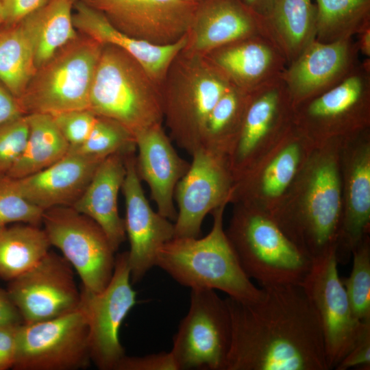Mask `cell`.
I'll return each mask as SVG.
<instances>
[{
    "mask_svg": "<svg viewBox=\"0 0 370 370\" xmlns=\"http://www.w3.org/2000/svg\"><path fill=\"white\" fill-rule=\"evenodd\" d=\"M261 287L254 301L225 299L232 330L225 370H328L319 321L301 286Z\"/></svg>",
    "mask_w": 370,
    "mask_h": 370,
    "instance_id": "1",
    "label": "cell"
},
{
    "mask_svg": "<svg viewBox=\"0 0 370 370\" xmlns=\"http://www.w3.org/2000/svg\"><path fill=\"white\" fill-rule=\"evenodd\" d=\"M342 140L334 138L313 147L290 189L269 214L312 260L338 246L343 212Z\"/></svg>",
    "mask_w": 370,
    "mask_h": 370,
    "instance_id": "2",
    "label": "cell"
},
{
    "mask_svg": "<svg viewBox=\"0 0 370 370\" xmlns=\"http://www.w3.org/2000/svg\"><path fill=\"white\" fill-rule=\"evenodd\" d=\"M224 204L214 209L209 233L199 238H173L158 250L156 264L181 285L225 293L241 301L262 295L243 269L223 227Z\"/></svg>",
    "mask_w": 370,
    "mask_h": 370,
    "instance_id": "3",
    "label": "cell"
},
{
    "mask_svg": "<svg viewBox=\"0 0 370 370\" xmlns=\"http://www.w3.org/2000/svg\"><path fill=\"white\" fill-rule=\"evenodd\" d=\"M225 233L243 269L261 286L301 285L310 269L312 260L253 206L234 204Z\"/></svg>",
    "mask_w": 370,
    "mask_h": 370,
    "instance_id": "4",
    "label": "cell"
},
{
    "mask_svg": "<svg viewBox=\"0 0 370 370\" xmlns=\"http://www.w3.org/2000/svg\"><path fill=\"white\" fill-rule=\"evenodd\" d=\"M123 49L103 45L89 95L88 110L116 121L134 136L162 123L160 90Z\"/></svg>",
    "mask_w": 370,
    "mask_h": 370,
    "instance_id": "5",
    "label": "cell"
},
{
    "mask_svg": "<svg viewBox=\"0 0 370 370\" xmlns=\"http://www.w3.org/2000/svg\"><path fill=\"white\" fill-rule=\"evenodd\" d=\"M181 53L167 72V86L160 90L162 106L171 139L191 155L201 146L209 113L233 84L206 56Z\"/></svg>",
    "mask_w": 370,
    "mask_h": 370,
    "instance_id": "6",
    "label": "cell"
},
{
    "mask_svg": "<svg viewBox=\"0 0 370 370\" xmlns=\"http://www.w3.org/2000/svg\"><path fill=\"white\" fill-rule=\"evenodd\" d=\"M103 45L78 36L38 69L18 99L25 114L88 109L89 95Z\"/></svg>",
    "mask_w": 370,
    "mask_h": 370,
    "instance_id": "7",
    "label": "cell"
},
{
    "mask_svg": "<svg viewBox=\"0 0 370 370\" xmlns=\"http://www.w3.org/2000/svg\"><path fill=\"white\" fill-rule=\"evenodd\" d=\"M294 126L314 145L370 128V58L345 79L294 108Z\"/></svg>",
    "mask_w": 370,
    "mask_h": 370,
    "instance_id": "8",
    "label": "cell"
},
{
    "mask_svg": "<svg viewBox=\"0 0 370 370\" xmlns=\"http://www.w3.org/2000/svg\"><path fill=\"white\" fill-rule=\"evenodd\" d=\"M91 360L85 313L78 308L60 317L16 326L12 368L17 370H73Z\"/></svg>",
    "mask_w": 370,
    "mask_h": 370,
    "instance_id": "9",
    "label": "cell"
},
{
    "mask_svg": "<svg viewBox=\"0 0 370 370\" xmlns=\"http://www.w3.org/2000/svg\"><path fill=\"white\" fill-rule=\"evenodd\" d=\"M231 331L225 299L213 289H191L188 311L171 350L178 370H225Z\"/></svg>",
    "mask_w": 370,
    "mask_h": 370,
    "instance_id": "10",
    "label": "cell"
},
{
    "mask_svg": "<svg viewBox=\"0 0 370 370\" xmlns=\"http://www.w3.org/2000/svg\"><path fill=\"white\" fill-rule=\"evenodd\" d=\"M42 224L51 245L77 272L82 288L101 291L112 276L116 251L99 225L71 206L45 210Z\"/></svg>",
    "mask_w": 370,
    "mask_h": 370,
    "instance_id": "11",
    "label": "cell"
},
{
    "mask_svg": "<svg viewBox=\"0 0 370 370\" xmlns=\"http://www.w3.org/2000/svg\"><path fill=\"white\" fill-rule=\"evenodd\" d=\"M337 247L312 259L301 286L317 315L328 369L357 343L365 324L354 316L338 271Z\"/></svg>",
    "mask_w": 370,
    "mask_h": 370,
    "instance_id": "12",
    "label": "cell"
},
{
    "mask_svg": "<svg viewBox=\"0 0 370 370\" xmlns=\"http://www.w3.org/2000/svg\"><path fill=\"white\" fill-rule=\"evenodd\" d=\"M81 306L89 332L91 360L101 370H116L125 354L120 342L122 322L136 303L132 288L127 251L115 258L112 276L100 292L82 288Z\"/></svg>",
    "mask_w": 370,
    "mask_h": 370,
    "instance_id": "13",
    "label": "cell"
},
{
    "mask_svg": "<svg viewBox=\"0 0 370 370\" xmlns=\"http://www.w3.org/2000/svg\"><path fill=\"white\" fill-rule=\"evenodd\" d=\"M293 115L282 77L249 93L238 134L227 157L234 182L289 130Z\"/></svg>",
    "mask_w": 370,
    "mask_h": 370,
    "instance_id": "14",
    "label": "cell"
},
{
    "mask_svg": "<svg viewBox=\"0 0 370 370\" xmlns=\"http://www.w3.org/2000/svg\"><path fill=\"white\" fill-rule=\"evenodd\" d=\"M190 156L189 168L175 189L174 238L199 237L206 216L230 203L234 184L227 157L203 147Z\"/></svg>",
    "mask_w": 370,
    "mask_h": 370,
    "instance_id": "15",
    "label": "cell"
},
{
    "mask_svg": "<svg viewBox=\"0 0 370 370\" xmlns=\"http://www.w3.org/2000/svg\"><path fill=\"white\" fill-rule=\"evenodd\" d=\"M314 145L294 125L234 184L230 203L270 214L282 201Z\"/></svg>",
    "mask_w": 370,
    "mask_h": 370,
    "instance_id": "16",
    "label": "cell"
},
{
    "mask_svg": "<svg viewBox=\"0 0 370 370\" xmlns=\"http://www.w3.org/2000/svg\"><path fill=\"white\" fill-rule=\"evenodd\" d=\"M7 292L26 323L65 314L78 308L82 300L71 264L50 251L33 268L10 280Z\"/></svg>",
    "mask_w": 370,
    "mask_h": 370,
    "instance_id": "17",
    "label": "cell"
},
{
    "mask_svg": "<svg viewBox=\"0 0 370 370\" xmlns=\"http://www.w3.org/2000/svg\"><path fill=\"white\" fill-rule=\"evenodd\" d=\"M118 29L148 42L175 43L188 32L202 0H82Z\"/></svg>",
    "mask_w": 370,
    "mask_h": 370,
    "instance_id": "18",
    "label": "cell"
},
{
    "mask_svg": "<svg viewBox=\"0 0 370 370\" xmlns=\"http://www.w3.org/2000/svg\"><path fill=\"white\" fill-rule=\"evenodd\" d=\"M343 212L337 259L369 235L370 227V128L343 139L341 149Z\"/></svg>",
    "mask_w": 370,
    "mask_h": 370,
    "instance_id": "19",
    "label": "cell"
},
{
    "mask_svg": "<svg viewBox=\"0 0 370 370\" xmlns=\"http://www.w3.org/2000/svg\"><path fill=\"white\" fill-rule=\"evenodd\" d=\"M126 174L122 185L128 261L132 284L140 282L156 264L158 250L174 238V224L151 207L135 165L134 153L125 156Z\"/></svg>",
    "mask_w": 370,
    "mask_h": 370,
    "instance_id": "20",
    "label": "cell"
},
{
    "mask_svg": "<svg viewBox=\"0 0 370 370\" xmlns=\"http://www.w3.org/2000/svg\"><path fill=\"white\" fill-rule=\"evenodd\" d=\"M358 54L353 38L332 42L314 39L282 75L293 108L345 79L360 64Z\"/></svg>",
    "mask_w": 370,
    "mask_h": 370,
    "instance_id": "21",
    "label": "cell"
},
{
    "mask_svg": "<svg viewBox=\"0 0 370 370\" xmlns=\"http://www.w3.org/2000/svg\"><path fill=\"white\" fill-rule=\"evenodd\" d=\"M256 35L270 38L265 20L241 0H202L187 32L183 51L204 56L221 47Z\"/></svg>",
    "mask_w": 370,
    "mask_h": 370,
    "instance_id": "22",
    "label": "cell"
},
{
    "mask_svg": "<svg viewBox=\"0 0 370 370\" xmlns=\"http://www.w3.org/2000/svg\"><path fill=\"white\" fill-rule=\"evenodd\" d=\"M162 124L134 135L138 152L135 165L140 180L149 188L151 199L158 212L172 221L177 217L175 189L190 162L177 153Z\"/></svg>",
    "mask_w": 370,
    "mask_h": 370,
    "instance_id": "23",
    "label": "cell"
},
{
    "mask_svg": "<svg viewBox=\"0 0 370 370\" xmlns=\"http://www.w3.org/2000/svg\"><path fill=\"white\" fill-rule=\"evenodd\" d=\"M204 56L247 93L281 78L287 66L280 49L264 35L237 40Z\"/></svg>",
    "mask_w": 370,
    "mask_h": 370,
    "instance_id": "24",
    "label": "cell"
},
{
    "mask_svg": "<svg viewBox=\"0 0 370 370\" xmlns=\"http://www.w3.org/2000/svg\"><path fill=\"white\" fill-rule=\"evenodd\" d=\"M73 8V21L76 29L102 45H113L129 53L156 85L165 79L171 64L187 44L186 34L173 44L154 45L118 29L103 13L82 0L76 1Z\"/></svg>",
    "mask_w": 370,
    "mask_h": 370,
    "instance_id": "25",
    "label": "cell"
},
{
    "mask_svg": "<svg viewBox=\"0 0 370 370\" xmlns=\"http://www.w3.org/2000/svg\"><path fill=\"white\" fill-rule=\"evenodd\" d=\"M103 160L69 151L43 170L13 178L14 184L22 196L43 210L71 206L85 190Z\"/></svg>",
    "mask_w": 370,
    "mask_h": 370,
    "instance_id": "26",
    "label": "cell"
},
{
    "mask_svg": "<svg viewBox=\"0 0 370 370\" xmlns=\"http://www.w3.org/2000/svg\"><path fill=\"white\" fill-rule=\"evenodd\" d=\"M126 155L115 153L103 159L71 206L99 225L115 251L126 238L124 219L118 209V196L126 174Z\"/></svg>",
    "mask_w": 370,
    "mask_h": 370,
    "instance_id": "27",
    "label": "cell"
},
{
    "mask_svg": "<svg viewBox=\"0 0 370 370\" xmlns=\"http://www.w3.org/2000/svg\"><path fill=\"white\" fill-rule=\"evenodd\" d=\"M74 3L49 0L20 21L32 44L37 69L77 37L73 21Z\"/></svg>",
    "mask_w": 370,
    "mask_h": 370,
    "instance_id": "28",
    "label": "cell"
},
{
    "mask_svg": "<svg viewBox=\"0 0 370 370\" xmlns=\"http://www.w3.org/2000/svg\"><path fill=\"white\" fill-rule=\"evenodd\" d=\"M316 15L312 0H278L265 19L269 35L287 65L315 39Z\"/></svg>",
    "mask_w": 370,
    "mask_h": 370,
    "instance_id": "29",
    "label": "cell"
},
{
    "mask_svg": "<svg viewBox=\"0 0 370 370\" xmlns=\"http://www.w3.org/2000/svg\"><path fill=\"white\" fill-rule=\"evenodd\" d=\"M27 115L29 134L25 148L5 174L14 179L46 169L63 158L69 150V143L51 114L32 113Z\"/></svg>",
    "mask_w": 370,
    "mask_h": 370,
    "instance_id": "30",
    "label": "cell"
},
{
    "mask_svg": "<svg viewBox=\"0 0 370 370\" xmlns=\"http://www.w3.org/2000/svg\"><path fill=\"white\" fill-rule=\"evenodd\" d=\"M51 246L44 229L26 224L0 230V277L12 280L36 266Z\"/></svg>",
    "mask_w": 370,
    "mask_h": 370,
    "instance_id": "31",
    "label": "cell"
},
{
    "mask_svg": "<svg viewBox=\"0 0 370 370\" xmlns=\"http://www.w3.org/2000/svg\"><path fill=\"white\" fill-rule=\"evenodd\" d=\"M32 44L21 22L0 25V82L18 99L37 71Z\"/></svg>",
    "mask_w": 370,
    "mask_h": 370,
    "instance_id": "32",
    "label": "cell"
},
{
    "mask_svg": "<svg viewBox=\"0 0 370 370\" xmlns=\"http://www.w3.org/2000/svg\"><path fill=\"white\" fill-rule=\"evenodd\" d=\"M248 97L249 93L234 85L220 97L207 118L200 147L227 157L238 134Z\"/></svg>",
    "mask_w": 370,
    "mask_h": 370,
    "instance_id": "33",
    "label": "cell"
},
{
    "mask_svg": "<svg viewBox=\"0 0 370 370\" xmlns=\"http://www.w3.org/2000/svg\"><path fill=\"white\" fill-rule=\"evenodd\" d=\"M315 1V39L319 42L352 38L370 25V0Z\"/></svg>",
    "mask_w": 370,
    "mask_h": 370,
    "instance_id": "34",
    "label": "cell"
},
{
    "mask_svg": "<svg viewBox=\"0 0 370 370\" xmlns=\"http://www.w3.org/2000/svg\"><path fill=\"white\" fill-rule=\"evenodd\" d=\"M136 150L134 136L116 121L97 116L86 141L69 151L104 159L115 153L127 154Z\"/></svg>",
    "mask_w": 370,
    "mask_h": 370,
    "instance_id": "35",
    "label": "cell"
},
{
    "mask_svg": "<svg viewBox=\"0 0 370 370\" xmlns=\"http://www.w3.org/2000/svg\"><path fill=\"white\" fill-rule=\"evenodd\" d=\"M350 275L341 279L353 313L361 322L370 321V239L366 236L352 251Z\"/></svg>",
    "mask_w": 370,
    "mask_h": 370,
    "instance_id": "36",
    "label": "cell"
},
{
    "mask_svg": "<svg viewBox=\"0 0 370 370\" xmlns=\"http://www.w3.org/2000/svg\"><path fill=\"white\" fill-rule=\"evenodd\" d=\"M44 212L20 194L13 178L0 175V230L12 223L38 226L42 223Z\"/></svg>",
    "mask_w": 370,
    "mask_h": 370,
    "instance_id": "37",
    "label": "cell"
},
{
    "mask_svg": "<svg viewBox=\"0 0 370 370\" xmlns=\"http://www.w3.org/2000/svg\"><path fill=\"white\" fill-rule=\"evenodd\" d=\"M29 134L27 115L0 125V175L6 174L23 153Z\"/></svg>",
    "mask_w": 370,
    "mask_h": 370,
    "instance_id": "38",
    "label": "cell"
},
{
    "mask_svg": "<svg viewBox=\"0 0 370 370\" xmlns=\"http://www.w3.org/2000/svg\"><path fill=\"white\" fill-rule=\"evenodd\" d=\"M69 149L82 145L89 136L97 116L88 109L74 110L51 114Z\"/></svg>",
    "mask_w": 370,
    "mask_h": 370,
    "instance_id": "39",
    "label": "cell"
},
{
    "mask_svg": "<svg viewBox=\"0 0 370 370\" xmlns=\"http://www.w3.org/2000/svg\"><path fill=\"white\" fill-rule=\"evenodd\" d=\"M116 370H178L171 352H161L143 356H124Z\"/></svg>",
    "mask_w": 370,
    "mask_h": 370,
    "instance_id": "40",
    "label": "cell"
},
{
    "mask_svg": "<svg viewBox=\"0 0 370 370\" xmlns=\"http://www.w3.org/2000/svg\"><path fill=\"white\" fill-rule=\"evenodd\" d=\"M356 367L370 369V321L367 322L354 347L336 366V370H347Z\"/></svg>",
    "mask_w": 370,
    "mask_h": 370,
    "instance_id": "41",
    "label": "cell"
},
{
    "mask_svg": "<svg viewBox=\"0 0 370 370\" xmlns=\"http://www.w3.org/2000/svg\"><path fill=\"white\" fill-rule=\"evenodd\" d=\"M49 0H1L3 23L15 24L34 13Z\"/></svg>",
    "mask_w": 370,
    "mask_h": 370,
    "instance_id": "42",
    "label": "cell"
},
{
    "mask_svg": "<svg viewBox=\"0 0 370 370\" xmlns=\"http://www.w3.org/2000/svg\"><path fill=\"white\" fill-rule=\"evenodd\" d=\"M17 325L0 326V370L12 368Z\"/></svg>",
    "mask_w": 370,
    "mask_h": 370,
    "instance_id": "43",
    "label": "cell"
},
{
    "mask_svg": "<svg viewBox=\"0 0 370 370\" xmlns=\"http://www.w3.org/2000/svg\"><path fill=\"white\" fill-rule=\"evenodd\" d=\"M24 114L18 99L0 82V125Z\"/></svg>",
    "mask_w": 370,
    "mask_h": 370,
    "instance_id": "44",
    "label": "cell"
},
{
    "mask_svg": "<svg viewBox=\"0 0 370 370\" xmlns=\"http://www.w3.org/2000/svg\"><path fill=\"white\" fill-rule=\"evenodd\" d=\"M22 323L21 317L7 291L0 288V326L17 325Z\"/></svg>",
    "mask_w": 370,
    "mask_h": 370,
    "instance_id": "45",
    "label": "cell"
},
{
    "mask_svg": "<svg viewBox=\"0 0 370 370\" xmlns=\"http://www.w3.org/2000/svg\"><path fill=\"white\" fill-rule=\"evenodd\" d=\"M251 11L259 17L266 19L271 13L278 0H241Z\"/></svg>",
    "mask_w": 370,
    "mask_h": 370,
    "instance_id": "46",
    "label": "cell"
},
{
    "mask_svg": "<svg viewBox=\"0 0 370 370\" xmlns=\"http://www.w3.org/2000/svg\"><path fill=\"white\" fill-rule=\"evenodd\" d=\"M358 35V41H356L359 53L370 58V25L360 31Z\"/></svg>",
    "mask_w": 370,
    "mask_h": 370,
    "instance_id": "47",
    "label": "cell"
},
{
    "mask_svg": "<svg viewBox=\"0 0 370 370\" xmlns=\"http://www.w3.org/2000/svg\"><path fill=\"white\" fill-rule=\"evenodd\" d=\"M3 23V15L2 6H1V0H0V25Z\"/></svg>",
    "mask_w": 370,
    "mask_h": 370,
    "instance_id": "48",
    "label": "cell"
},
{
    "mask_svg": "<svg viewBox=\"0 0 370 370\" xmlns=\"http://www.w3.org/2000/svg\"><path fill=\"white\" fill-rule=\"evenodd\" d=\"M73 1L74 2H75V1H77V0H73Z\"/></svg>",
    "mask_w": 370,
    "mask_h": 370,
    "instance_id": "49",
    "label": "cell"
}]
</instances>
